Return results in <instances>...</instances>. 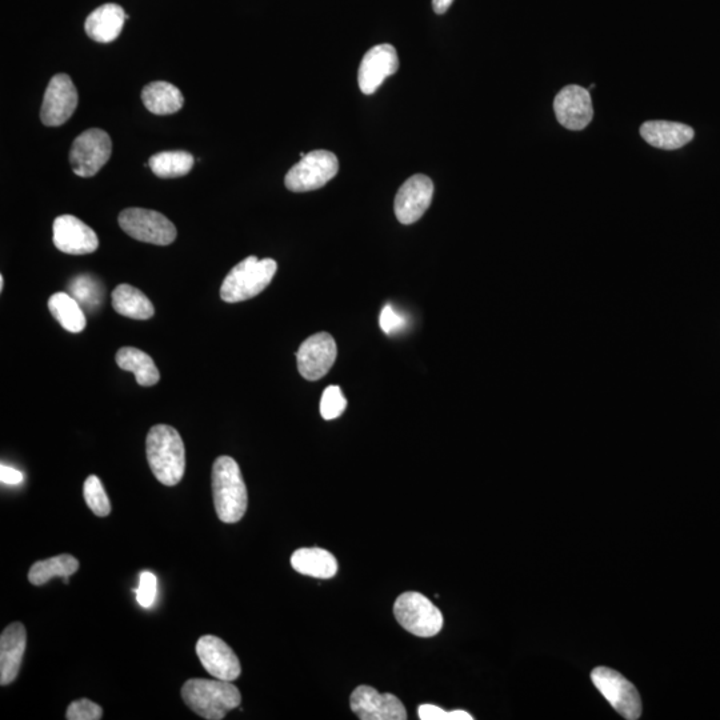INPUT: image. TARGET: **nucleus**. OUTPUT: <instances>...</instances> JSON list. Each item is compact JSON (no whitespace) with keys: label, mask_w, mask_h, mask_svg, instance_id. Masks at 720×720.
<instances>
[{"label":"nucleus","mask_w":720,"mask_h":720,"mask_svg":"<svg viewBox=\"0 0 720 720\" xmlns=\"http://www.w3.org/2000/svg\"><path fill=\"white\" fill-rule=\"evenodd\" d=\"M148 464L152 474L164 486H176L186 470V450L182 436L174 427L156 424L146 439Z\"/></svg>","instance_id":"1"},{"label":"nucleus","mask_w":720,"mask_h":720,"mask_svg":"<svg viewBox=\"0 0 720 720\" xmlns=\"http://www.w3.org/2000/svg\"><path fill=\"white\" fill-rule=\"evenodd\" d=\"M212 496L216 515L223 523H238L247 511L248 495L239 464L219 456L212 466Z\"/></svg>","instance_id":"2"},{"label":"nucleus","mask_w":720,"mask_h":720,"mask_svg":"<svg viewBox=\"0 0 720 720\" xmlns=\"http://www.w3.org/2000/svg\"><path fill=\"white\" fill-rule=\"evenodd\" d=\"M182 698L196 715L222 720L242 703L238 687L226 680L190 679L183 684Z\"/></svg>","instance_id":"3"},{"label":"nucleus","mask_w":720,"mask_h":720,"mask_svg":"<svg viewBox=\"0 0 720 720\" xmlns=\"http://www.w3.org/2000/svg\"><path fill=\"white\" fill-rule=\"evenodd\" d=\"M278 270L274 259L248 256L236 264L220 287V298L227 303H239L255 298L272 282Z\"/></svg>","instance_id":"4"},{"label":"nucleus","mask_w":720,"mask_h":720,"mask_svg":"<svg viewBox=\"0 0 720 720\" xmlns=\"http://www.w3.org/2000/svg\"><path fill=\"white\" fill-rule=\"evenodd\" d=\"M394 615L404 630L419 638L438 635L443 627L439 608L419 592H404L394 604Z\"/></svg>","instance_id":"5"},{"label":"nucleus","mask_w":720,"mask_h":720,"mask_svg":"<svg viewBox=\"0 0 720 720\" xmlns=\"http://www.w3.org/2000/svg\"><path fill=\"white\" fill-rule=\"evenodd\" d=\"M339 172V160L334 152L315 150L300 154V162L287 172L284 184L292 192L319 190Z\"/></svg>","instance_id":"6"},{"label":"nucleus","mask_w":720,"mask_h":720,"mask_svg":"<svg viewBox=\"0 0 720 720\" xmlns=\"http://www.w3.org/2000/svg\"><path fill=\"white\" fill-rule=\"evenodd\" d=\"M119 226L131 238L156 246H168L178 235L170 219L147 208H126L120 212Z\"/></svg>","instance_id":"7"},{"label":"nucleus","mask_w":720,"mask_h":720,"mask_svg":"<svg viewBox=\"0 0 720 720\" xmlns=\"http://www.w3.org/2000/svg\"><path fill=\"white\" fill-rule=\"evenodd\" d=\"M592 683L600 694L614 707L624 719L635 720L642 715V699L634 684L628 682L618 671L608 667H598L592 671Z\"/></svg>","instance_id":"8"},{"label":"nucleus","mask_w":720,"mask_h":720,"mask_svg":"<svg viewBox=\"0 0 720 720\" xmlns=\"http://www.w3.org/2000/svg\"><path fill=\"white\" fill-rule=\"evenodd\" d=\"M112 142L110 135L99 128L82 132L72 143L70 163L72 171L82 178L98 174L110 159Z\"/></svg>","instance_id":"9"},{"label":"nucleus","mask_w":720,"mask_h":720,"mask_svg":"<svg viewBox=\"0 0 720 720\" xmlns=\"http://www.w3.org/2000/svg\"><path fill=\"white\" fill-rule=\"evenodd\" d=\"M338 347L327 332H319L307 338L296 352L298 370L304 379L314 382L322 379L334 366Z\"/></svg>","instance_id":"10"},{"label":"nucleus","mask_w":720,"mask_h":720,"mask_svg":"<svg viewBox=\"0 0 720 720\" xmlns=\"http://www.w3.org/2000/svg\"><path fill=\"white\" fill-rule=\"evenodd\" d=\"M78 102V91H76L70 76L55 75L48 83L46 94H44L40 119L44 126H62L74 114Z\"/></svg>","instance_id":"11"},{"label":"nucleus","mask_w":720,"mask_h":720,"mask_svg":"<svg viewBox=\"0 0 720 720\" xmlns=\"http://www.w3.org/2000/svg\"><path fill=\"white\" fill-rule=\"evenodd\" d=\"M434 191V183L427 175L416 174L408 178L395 196L394 210L399 222H418L431 206Z\"/></svg>","instance_id":"12"},{"label":"nucleus","mask_w":720,"mask_h":720,"mask_svg":"<svg viewBox=\"0 0 720 720\" xmlns=\"http://www.w3.org/2000/svg\"><path fill=\"white\" fill-rule=\"evenodd\" d=\"M352 712L362 720H406L404 704L395 695L380 694L374 687L359 686L351 694Z\"/></svg>","instance_id":"13"},{"label":"nucleus","mask_w":720,"mask_h":720,"mask_svg":"<svg viewBox=\"0 0 720 720\" xmlns=\"http://www.w3.org/2000/svg\"><path fill=\"white\" fill-rule=\"evenodd\" d=\"M196 654L208 674L216 679L234 682L242 674L238 656L218 636H202L196 643Z\"/></svg>","instance_id":"14"},{"label":"nucleus","mask_w":720,"mask_h":720,"mask_svg":"<svg viewBox=\"0 0 720 720\" xmlns=\"http://www.w3.org/2000/svg\"><path fill=\"white\" fill-rule=\"evenodd\" d=\"M554 111L558 122L567 130H584L594 118L590 91L576 84L562 88L554 100Z\"/></svg>","instance_id":"15"},{"label":"nucleus","mask_w":720,"mask_h":720,"mask_svg":"<svg viewBox=\"0 0 720 720\" xmlns=\"http://www.w3.org/2000/svg\"><path fill=\"white\" fill-rule=\"evenodd\" d=\"M399 68L398 52L391 44H378L363 56L358 71V84L364 95L374 94L388 76Z\"/></svg>","instance_id":"16"},{"label":"nucleus","mask_w":720,"mask_h":720,"mask_svg":"<svg viewBox=\"0 0 720 720\" xmlns=\"http://www.w3.org/2000/svg\"><path fill=\"white\" fill-rule=\"evenodd\" d=\"M52 231L55 247L64 254L86 255L98 250V235L74 215L58 216Z\"/></svg>","instance_id":"17"},{"label":"nucleus","mask_w":720,"mask_h":720,"mask_svg":"<svg viewBox=\"0 0 720 720\" xmlns=\"http://www.w3.org/2000/svg\"><path fill=\"white\" fill-rule=\"evenodd\" d=\"M27 646V632L22 623H11L0 636V684L7 686L18 678L24 651Z\"/></svg>","instance_id":"18"},{"label":"nucleus","mask_w":720,"mask_h":720,"mask_svg":"<svg viewBox=\"0 0 720 720\" xmlns=\"http://www.w3.org/2000/svg\"><path fill=\"white\" fill-rule=\"evenodd\" d=\"M640 135L652 147L678 150L694 139L695 131L683 123L650 120L640 127Z\"/></svg>","instance_id":"19"},{"label":"nucleus","mask_w":720,"mask_h":720,"mask_svg":"<svg viewBox=\"0 0 720 720\" xmlns=\"http://www.w3.org/2000/svg\"><path fill=\"white\" fill-rule=\"evenodd\" d=\"M126 19L128 15L119 4H103L88 15L84 30L95 42L111 43L118 39Z\"/></svg>","instance_id":"20"},{"label":"nucleus","mask_w":720,"mask_h":720,"mask_svg":"<svg viewBox=\"0 0 720 720\" xmlns=\"http://www.w3.org/2000/svg\"><path fill=\"white\" fill-rule=\"evenodd\" d=\"M291 566L311 578L331 579L338 572V560L323 548H299L291 556Z\"/></svg>","instance_id":"21"},{"label":"nucleus","mask_w":720,"mask_h":720,"mask_svg":"<svg viewBox=\"0 0 720 720\" xmlns=\"http://www.w3.org/2000/svg\"><path fill=\"white\" fill-rule=\"evenodd\" d=\"M112 307L118 314L136 320H147L155 314L151 300L131 284H119L112 291Z\"/></svg>","instance_id":"22"},{"label":"nucleus","mask_w":720,"mask_h":720,"mask_svg":"<svg viewBox=\"0 0 720 720\" xmlns=\"http://www.w3.org/2000/svg\"><path fill=\"white\" fill-rule=\"evenodd\" d=\"M116 363L123 371L132 372L136 382L143 387H151L159 382L160 374L154 360L146 352L135 347H122L116 352Z\"/></svg>","instance_id":"23"},{"label":"nucleus","mask_w":720,"mask_h":720,"mask_svg":"<svg viewBox=\"0 0 720 720\" xmlns=\"http://www.w3.org/2000/svg\"><path fill=\"white\" fill-rule=\"evenodd\" d=\"M147 110L155 115H171L183 107L184 98L179 88L168 82H152L142 91Z\"/></svg>","instance_id":"24"},{"label":"nucleus","mask_w":720,"mask_h":720,"mask_svg":"<svg viewBox=\"0 0 720 720\" xmlns=\"http://www.w3.org/2000/svg\"><path fill=\"white\" fill-rule=\"evenodd\" d=\"M47 304L48 310L64 330L78 334L86 328V314L82 306L67 292H56L50 296Z\"/></svg>","instance_id":"25"},{"label":"nucleus","mask_w":720,"mask_h":720,"mask_svg":"<svg viewBox=\"0 0 720 720\" xmlns=\"http://www.w3.org/2000/svg\"><path fill=\"white\" fill-rule=\"evenodd\" d=\"M78 570L79 560L72 555L63 554L32 564L28 572V580L34 586H43L48 580L68 578Z\"/></svg>","instance_id":"26"},{"label":"nucleus","mask_w":720,"mask_h":720,"mask_svg":"<svg viewBox=\"0 0 720 720\" xmlns=\"http://www.w3.org/2000/svg\"><path fill=\"white\" fill-rule=\"evenodd\" d=\"M195 159L190 152L164 151L152 155L148 160L152 172L159 178H180L187 175L194 167Z\"/></svg>","instance_id":"27"},{"label":"nucleus","mask_w":720,"mask_h":720,"mask_svg":"<svg viewBox=\"0 0 720 720\" xmlns=\"http://www.w3.org/2000/svg\"><path fill=\"white\" fill-rule=\"evenodd\" d=\"M72 298L78 300L83 310L95 311L103 302V287L91 275H79L68 284Z\"/></svg>","instance_id":"28"},{"label":"nucleus","mask_w":720,"mask_h":720,"mask_svg":"<svg viewBox=\"0 0 720 720\" xmlns=\"http://www.w3.org/2000/svg\"><path fill=\"white\" fill-rule=\"evenodd\" d=\"M83 496L86 500L88 508L96 516L104 518V516L110 515L111 503L110 499L104 491V487L100 479L96 475H90L83 484Z\"/></svg>","instance_id":"29"},{"label":"nucleus","mask_w":720,"mask_h":720,"mask_svg":"<svg viewBox=\"0 0 720 720\" xmlns=\"http://www.w3.org/2000/svg\"><path fill=\"white\" fill-rule=\"evenodd\" d=\"M347 407V399L344 398L339 386H330L324 390L320 399V415L323 419L332 420L339 418Z\"/></svg>","instance_id":"30"},{"label":"nucleus","mask_w":720,"mask_h":720,"mask_svg":"<svg viewBox=\"0 0 720 720\" xmlns=\"http://www.w3.org/2000/svg\"><path fill=\"white\" fill-rule=\"evenodd\" d=\"M68 720H99L103 718V708L90 699H79L67 708Z\"/></svg>","instance_id":"31"},{"label":"nucleus","mask_w":720,"mask_h":720,"mask_svg":"<svg viewBox=\"0 0 720 720\" xmlns=\"http://www.w3.org/2000/svg\"><path fill=\"white\" fill-rule=\"evenodd\" d=\"M419 719L422 720H472V716L466 711H444L435 704H422L418 710Z\"/></svg>","instance_id":"32"},{"label":"nucleus","mask_w":720,"mask_h":720,"mask_svg":"<svg viewBox=\"0 0 720 720\" xmlns=\"http://www.w3.org/2000/svg\"><path fill=\"white\" fill-rule=\"evenodd\" d=\"M379 324L384 334L391 336L406 328L407 319L399 311H396L391 304H386L382 312H380Z\"/></svg>","instance_id":"33"},{"label":"nucleus","mask_w":720,"mask_h":720,"mask_svg":"<svg viewBox=\"0 0 720 720\" xmlns=\"http://www.w3.org/2000/svg\"><path fill=\"white\" fill-rule=\"evenodd\" d=\"M156 576L151 572L144 571L140 575L139 587L136 588V600L140 606L150 608L156 598Z\"/></svg>","instance_id":"34"},{"label":"nucleus","mask_w":720,"mask_h":720,"mask_svg":"<svg viewBox=\"0 0 720 720\" xmlns=\"http://www.w3.org/2000/svg\"><path fill=\"white\" fill-rule=\"evenodd\" d=\"M0 480H2L3 483L15 486V484L22 483L23 474L22 472L15 470V468L4 466V464H2V467H0Z\"/></svg>","instance_id":"35"},{"label":"nucleus","mask_w":720,"mask_h":720,"mask_svg":"<svg viewBox=\"0 0 720 720\" xmlns=\"http://www.w3.org/2000/svg\"><path fill=\"white\" fill-rule=\"evenodd\" d=\"M454 0H432V8L438 15L446 14L448 8L452 6Z\"/></svg>","instance_id":"36"},{"label":"nucleus","mask_w":720,"mask_h":720,"mask_svg":"<svg viewBox=\"0 0 720 720\" xmlns=\"http://www.w3.org/2000/svg\"><path fill=\"white\" fill-rule=\"evenodd\" d=\"M3 287H4V278H3V275H2V276H0V290L3 291Z\"/></svg>","instance_id":"37"}]
</instances>
